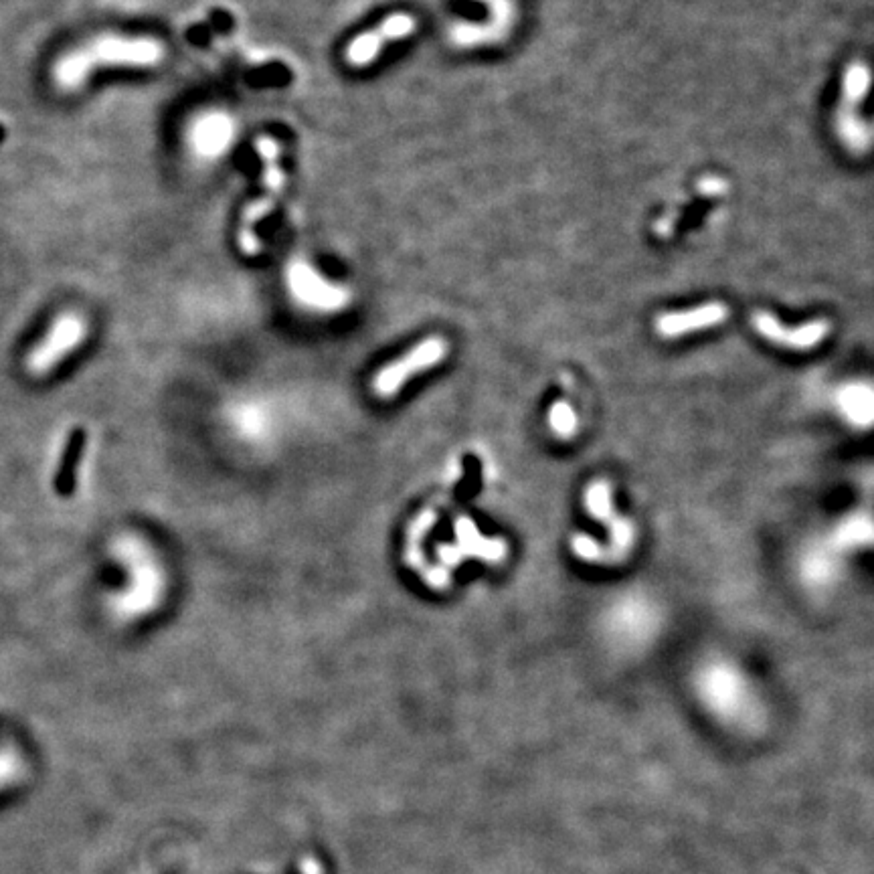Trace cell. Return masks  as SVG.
Segmentation results:
<instances>
[{
	"mask_svg": "<svg viewBox=\"0 0 874 874\" xmlns=\"http://www.w3.org/2000/svg\"><path fill=\"white\" fill-rule=\"evenodd\" d=\"M164 55V45L154 37L106 35L63 55L55 65V79L63 90H77L100 67H154Z\"/></svg>",
	"mask_w": 874,
	"mask_h": 874,
	"instance_id": "cell-1",
	"label": "cell"
},
{
	"mask_svg": "<svg viewBox=\"0 0 874 874\" xmlns=\"http://www.w3.org/2000/svg\"><path fill=\"white\" fill-rule=\"evenodd\" d=\"M114 553L128 571H132V581L114 599L112 609L118 618H140L160 603V597L164 595V571L150 549L136 537L118 539Z\"/></svg>",
	"mask_w": 874,
	"mask_h": 874,
	"instance_id": "cell-2",
	"label": "cell"
},
{
	"mask_svg": "<svg viewBox=\"0 0 874 874\" xmlns=\"http://www.w3.org/2000/svg\"><path fill=\"white\" fill-rule=\"evenodd\" d=\"M255 150L259 158L264 160V195L257 197L251 205H247L239 227V249L249 257L259 255L261 241L255 227L259 225L261 219H266L272 213L286 183V174L280 162V154H282L280 142L274 140L272 136H261L255 140Z\"/></svg>",
	"mask_w": 874,
	"mask_h": 874,
	"instance_id": "cell-3",
	"label": "cell"
},
{
	"mask_svg": "<svg viewBox=\"0 0 874 874\" xmlns=\"http://www.w3.org/2000/svg\"><path fill=\"white\" fill-rule=\"evenodd\" d=\"M450 353V344L442 336H429L417 342L405 355L397 361L385 365L373 379V393L379 399H393L399 395L405 383H409L415 375L425 373L440 363L446 361Z\"/></svg>",
	"mask_w": 874,
	"mask_h": 874,
	"instance_id": "cell-4",
	"label": "cell"
},
{
	"mask_svg": "<svg viewBox=\"0 0 874 874\" xmlns=\"http://www.w3.org/2000/svg\"><path fill=\"white\" fill-rule=\"evenodd\" d=\"M87 336V320L77 312H63L55 318L49 332L43 336V340L33 348L27 369L31 375H47L53 371L67 355H71L75 348L85 340Z\"/></svg>",
	"mask_w": 874,
	"mask_h": 874,
	"instance_id": "cell-5",
	"label": "cell"
},
{
	"mask_svg": "<svg viewBox=\"0 0 874 874\" xmlns=\"http://www.w3.org/2000/svg\"><path fill=\"white\" fill-rule=\"evenodd\" d=\"M587 510L601 522H605L611 533V545L603 547V563H620L628 557L636 543L634 522L620 516L611 504V486L605 480H595L585 492Z\"/></svg>",
	"mask_w": 874,
	"mask_h": 874,
	"instance_id": "cell-6",
	"label": "cell"
},
{
	"mask_svg": "<svg viewBox=\"0 0 874 874\" xmlns=\"http://www.w3.org/2000/svg\"><path fill=\"white\" fill-rule=\"evenodd\" d=\"M751 324L759 336L767 338L771 344L790 348V351H810L832 332V324L828 320H812L790 328L773 314L761 310L751 316Z\"/></svg>",
	"mask_w": 874,
	"mask_h": 874,
	"instance_id": "cell-7",
	"label": "cell"
},
{
	"mask_svg": "<svg viewBox=\"0 0 874 874\" xmlns=\"http://www.w3.org/2000/svg\"><path fill=\"white\" fill-rule=\"evenodd\" d=\"M415 27L417 21L411 15L395 13L387 17L377 29L367 31L357 39H353L351 45L346 47L344 59L351 67H367L381 55L385 45L407 39L409 35H413Z\"/></svg>",
	"mask_w": 874,
	"mask_h": 874,
	"instance_id": "cell-8",
	"label": "cell"
},
{
	"mask_svg": "<svg viewBox=\"0 0 874 874\" xmlns=\"http://www.w3.org/2000/svg\"><path fill=\"white\" fill-rule=\"evenodd\" d=\"M480 3L490 7V21L486 25H468L460 23L452 27L450 39L458 47H478V45H492L500 43L508 37L514 19H516V7L514 0H480Z\"/></svg>",
	"mask_w": 874,
	"mask_h": 874,
	"instance_id": "cell-9",
	"label": "cell"
},
{
	"mask_svg": "<svg viewBox=\"0 0 874 874\" xmlns=\"http://www.w3.org/2000/svg\"><path fill=\"white\" fill-rule=\"evenodd\" d=\"M731 316V310L723 302H707L690 310L664 312L654 320V330L662 338H678L692 332L721 326Z\"/></svg>",
	"mask_w": 874,
	"mask_h": 874,
	"instance_id": "cell-10",
	"label": "cell"
},
{
	"mask_svg": "<svg viewBox=\"0 0 874 874\" xmlns=\"http://www.w3.org/2000/svg\"><path fill=\"white\" fill-rule=\"evenodd\" d=\"M294 296L312 310H340L348 302V292L322 280L310 266L294 264L288 276Z\"/></svg>",
	"mask_w": 874,
	"mask_h": 874,
	"instance_id": "cell-11",
	"label": "cell"
},
{
	"mask_svg": "<svg viewBox=\"0 0 874 874\" xmlns=\"http://www.w3.org/2000/svg\"><path fill=\"white\" fill-rule=\"evenodd\" d=\"M456 533H458V549L444 545L442 547V559L448 565H456L462 557H480L486 561H502L508 553V547L502 539H486L482 537V533L476 529V524L462 516L456 522Z\"/></svg>",
	"mask_w": 874,
	"mask_h": 874,
	"instance_id": "cell-12",
	"label": "cell"
},
{
	"mask_svg": "<svg viewBox=\"0 0 874 874\" xmlns=\"http://www.w3.org/2000/svg\"><path fill=\"white\" fill-rule=\"evenodd\" d=\"M705 694L711 705L719 709H733L741 703V678L733 670L711 668L705 676Z\"/></svg>",
	"mask_w": 874,
	"mask_h": 874,
	"instance_id": "cell-13",
	"label": "cell"
},
{
	"mask_svg": "<svg viewBox=\"0 0 874 874\" xmlns=\"http://www.w3.org/2000/svg\"><path fill=\"white\" fill-rule=\"evenodd\" d=\"M836 130L840 140L848 146V150H852L854 154H866L870 148V128L868 124L854 114V110L850 108H840L838 116H836Z\"/></svg>",
	"mask_w": 874,
	"mask_h": 874,
	"instance_id": "cell-14",
	"label": "cell"
},
{
	"mask_svg": "<svg viewBox=\"0 0 874 874\" xmlns=\"http://www.w3.org/2000/svg\"><path fill=\"white\" fill-rule=\"evenodd\" d=\"M840 407L852 423L868 425L872 417V395L866 385H850L840 393Z\"/></svg>",
	"mask_w": 874,
	"mask_h": 874,
	"instance_id": "cell-15",
	"label": "cell"
},
{
	"mask_svg": "<svg viewBox=\"0 0 874 874\" xmlns=\"http://www.w3.org/2000/svg\"><path fill=\"white\" fill-rule=\"evenodd\" d=\"M870 90V71L864 63H852L844 71L842 81V94H844V106L842 108H854L860 104Z\"/></svg>",
	"mask_w": 874,
	"mask_h": 874,
	"instance_id": "cell-16",
	"label": "cell"
},
{
	"mask_svg": "<svg viewBox=\"0 0 874 874\" xmlns=\"http://www.w3.org/2000/svg\"><path fill=\"white\" fill-rule=\"evenodd\" d=\"M549 427L553 429L555 435L565 437V440H569V437L575 435V431L579 427V419H577V413H575V409L571 407L569 401L561 399V401H555L551 405V409H549Z\"/></svg>",
	"mask_w": 874,
	"mask_h": 874,
	"instance_id": "cell-17",
	"label": "cell"
},
{
	"mask_svg": "<svg viewBox=\"0 0 874 874\" xmlns=\"http://www.w3.org/2000/svg\"><path fill=\"white\" fill-rule=\"evenodd\" d=\"M81 454H83V433H75L71 437L67 452H65V460H63L61 472H59V480H57V486L63 494H69L73 484H75V472H77L75 468H77Z\"/></svg>",
	"mask_w": 874,
	"mask_h": 874,
	"instance_id": "cell-18",
	"label": "cell"
},
{
	"mask_svg": "<svg viewBox=\"0 0 874 874\" xmlns=\"http://www.w3.org/2000/svg\"><path fill=\"white\" fill-rule=\"evenodd\" d=\"M11 771V761L0 755V779H3Z\"/></svg>",
	"mask_w": 874,
	"mask_h": 874,
	"instance_id": "cell-19",
	"label": "cell"
}]
</instances>
